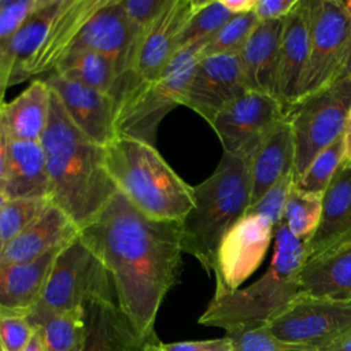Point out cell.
I'll list each match as a JSON object with an SVG mask.
<instances>
[{
    "instance_id": "30bf717a",
    "label": "cell",
    "mask_w": 351,
    "mask_h": 351,
    "mask_svg": "<svg viewBox=\"0 0 351 351\" xmlns=\"http://www.w3.org/2000/svg\"><path fill=\"white\" fill-rule=\"evenodd\" d=\"M202 0H169L138 36L128 70L119 77L112 97L158 78L177 49V40Z\"/></svg>"
},
{
    "instance_id": "1f68e13d",
    "label": "cell",
    "mask_w": 351,
    "mask_h": 351,
    "mask_svg": "<svg viewBox=\"0 0 351 351\" xmlns=\"http://www.w3.org/2000/svg\"><path fill=\"white\" fill-rule=\"evenodd\" d=\"M232 16L233 15L223 7L221 0L202 1L200 7L195 11L180 33L177 49L196 43H208Z\"/></svg>"
},
{
    "instance_id": "7bdbcfd3",
    "label": "cell",
    "mask_w": 351,
    "mask_h": 351,
    "mask_svg": "<svg viewBox=\"0 0 351 351\" xmlns=\"http://www.w3.org/2000/svg\"><path fill=\"white\" fill-rule=\"evenodd\" d=\"M221 3L232 15H240L254 11L256 0H221Z\"/></svg>"
},
{
    "instance_id": "603a6c76",
    "label": "cell",
    "mask_w": 351,
    "mask_h": 351,
    "mask_svg": "<svg viewBox=\"0 0 351 351\" xmlns=\"http://www.w3.org/2000/svg\"><path fill=\"white\" fill-rule=\"evenodd\" d=\"M295 147L288 119L280 121L261 141L251 160V204L273 185L293 174ZM250 204V206H251Z\"/></svg>"
},
{
    "instance_id": "ab89813d",
    "label": "cell",
    "mask_w": 351,
    "mask_h": 351,
    "mask_svg": "<svg viewBox=\"0 0 351 351\" xmlns=\"http://www.w3.org/2000/svg\"><path fill=\"white\" fill-rule=\"evenodd\" d=\"M155 351H233L232 341L223 336L210 340H191L176 343H159L154 346Z\"/></svg>"
},
{
    "instance_id": "7dc6e473",
    "label": "cell",
    "mask_w": 351,
    "mask_h": 351,
    "mask_svg": "<svg viewBox=\"0 0 351 351\" xmlns=\"http://www.w3.org/2000/svg\"><path fill=\"white\" fill-rule=\"evenodd\" d=\"M348 77H351V40H350V45H348V49H347V53H346V59L343 62V66H341V70H340V74H339L337 80L348 78Z\"/></svg>"
},
{
    "instance_id": "681fc988",
    "label": "cell",
    "mask_w": 351,
    "mask_h": 351,
    "mask_svg": "<svg viewBox=\"0 0 351 351\" xmlns=\"http://www.w3.org/2000/svg\"><path fill=\"white\" fill-rule=\"evenodd\" d=\"M5 195L3 193V192H0V210H1V207H3V204H4V202H5Z\"/></svg>"
},
{
    "instance_id": "bcb514c9",
    "label": "cell",
    "mask_w": 351,
    "mask_h": 351,
    "mask_svg": "<svg viewBox=\"0 0 351 351\" xmlns=\"http://www.w3.org/2000/svg\"><path fill=\"white\" fill-rule=\"evenodd\" d=\"M344 160H351V110L344 129Z\"/></svg>"
},
{
    "instance_id": "5b68a950",
    "label": "cell",
    "mask_w": 351,
    "mask_h": 351,
    "mask_svg": "<svg viewBox=\"0 0 351 351\" xmlns=\"http://www.w3.org/2000/svg\"><path fill=\"white\" fill-rule=\"evenodd\" d=\"M104 156L117 191L144 215L181 222L193 206V186L170 167L155 145L117 136L104 147Z\"/></svg>"
},
{
    "instance_id": "f35d334b",
    "label": "cell",
    "mask_w": 351,
    "mask_h": 351,
    "mask_svg": "<svg viewBox=\"0 0 351 351\" xmlns=\"http://www.w3.org/2000/svg\"><path fill=\"white\" fill-rule=\"evenodd\" d=\"M169 0H119L134 33L138 36L159 15Z\"/></svg>"
},
{
    "instance_id": "2e32d148",
    "label": "cell",
    "mask_w": 351,
    "mask_h": 351,
    "mask_svg": "<svg viewBox=\"0 0 351 351\" xmlns=\"http://www.w3.org/2000/svg\"><path fill=\"white\" fill-rule=\"evenodd\" d=\"M136 41L137 34L126 18L119 0H104L84 23L69 53L93 51L104 55L117 64L121 77L129 67Z\"/></svg>"
},
{
    "instance_id": "4316f807",
    "label": "cell",
    "mask_w": 351,
    "mask_h": 351,
    "mask_svg": "<svg viewBox=\"0 0 351 351\" xmlns=\"http://www.w3.org/2000/svg\"><path fill=\"white\" fill-rule=\"evenodd\" d=\"M51 89L41 78L33 80L11 101L1 104L7 133L11 140L41 141L48 123Z\"/></svg>"
},
{
    "instance_id": "277c9868",
    "label": "cell",
    "mask_w": 351,
    "mask_h": 351,
    "mask_svg": "<svg viewBox=\"0 0 351 351\" xmlns=\"http://www.w3.org/2000/svg\"><path fill=\"white\" fill-rule=\"evenodd\" d=\"M251 160L223 152L211 176L193 186V206L180 222L181 244L207 273L214 271L223 236L251 204Z\"/></svg>"
},
{
    "instance_id": "cb8c5ba5",
    "label": "cell",
    "mask_w": 351,
    "mask_h": 351,
    "mask_svg": "<svg viewBox=\"0 0 351 351\" xmlns=\"http://www.w3.org/2000/svg\"><path fill=\"white\" fill-rule=\"evenodd\" d=\"M3 193L7 199H49L47 158L41 141L10 140Z\"/></svg>"
},
{
    "instance_id": "e0dca14e",
    "label": "cell",
    "mask_w": 351,
    "mask_h": 351,
    "mask_svg": "<svg viewBox=\"0 0 351 351\" xmlns=\"http://www.w3.org/2000/svg\"><path fill=\"white\" fill-rule=\"evenodd\" d=\"M104 0H60L59 8L49 23L34 55L21 69L15 84L41 74H49L69 53L71 44L84 23Z\"/></svg>"
},
{
    "instance_id": "d4e9b609",
    "label": "cell",
    "mask_w": 351,
    "mask_h": 351,
    "mask_svg": "<svg viewBox=\"0 0 351 351\" xmlns=\"http://www.w3.org/2000/svg\"><path fill=\"white\" fill-rule=\"evenodd\" d=\"M84 308L86 337L81 351H144L148 346L115 300L88 303Z\"/></svg>"
},
{
    "instance_id": "e575fe53",
    "label": "cell",
    "mask_w": 351,
    "mask_h": 351,
    "mask_svg": "<svg viewBox=\"0 0 351 351\" xmlns=\"http://www.w3.org/2000/svg\"><path fill=\"white\" fill-rule=\"evenodd\" d=\"M225 333V336L232 341L233 351H314L274 337L265 325L229 330Z\"/></svg>"
},
{
    "instance_id": "4fadbf2b",
    "label": "cell",
    "mask_w": 351,
    "mask_h": 351,
    "mask_svg": "<svg viewBox=\"0 0 351 351\" xmlns=\"http://www.w3.org/2000/svg\"><path fill=\"white\" fill-rule=\"evenodd\" d=\"M287 118L281 103L270 95L248 90L211 122L223 152L254 156L263 137Z\"/></svg>"
},
{
    "instance_id": "f6af8a7d",
    "label": "cell",
    "mask_w": 351,
    "mask_h": 351,
    "mask_svg": "<svg viewBox=\"0 0 351 351\" xmlns=\"http://www.w3.org/2000/svg\"><path fill=\"white\" fill-rule=\"evenodd\" d=\"M22 351H45L44 347V340H43V333L40 328H34V333L27 343V346Z\"/></svg>"
},
{
    "instance_id": "9a60e30c",
    "label": "cell",
    "mask_w": 351,
    "mask_h": 351,
    "mask_svg": "<svg viewBox=\"0 0 351 351\" xmlns=\"http://www.w3.org/2000/svg\"><path fill=\"white\" fill-rule=\"evenodd\" d=\"M44 81L59 99L67 117L85 136L101 147L117 137L112 96L56 74H48Z\"/></svg>"
},
{
    "instance_id": "b9f144b4",
    "label": "cell",
    "mask_w": 351,
    "mask_h": 351,
    "mask_svg": "<svg viewBox=\"0 0 351 351\" xmlns=\"http://www.w3.org/2000/svg\"><path fill=\"white\" fill-rule=\"evenodd\" d=\"M10 136L7 133L1 106H0V192H3L4 181H5V169H7V159H8V147H10Z\"/></svg>"
},
{
    "instance_id": "d6986e66",
    "label": "cell",
    "mask_w": 351,
    "mask_h": 351,
    "mask_svg": "<svg viewBox=\"0 0 351 351\" xmlns=\"http://www.w3.org/2000/svg\"><path fill=\"white\" fill-rule=\"evenodd\" d=\"M77 223L52 202L0 251V263H25L62 250L80 236Z\"/></svg>"
},
{
    "instance_id": "4dcf8cb0",
    "label": "cell",
    "mask_w": 351,
    "mask_h": 351,
    "mask_svg": "<svg viewBox=\"0 0 351 351\" xmlns=\"http://www.w3.org/2000/svg\"><path fill=\"white\" fill-rule=\"evenodd\" d=\"M344 160V137L340 136L329 147L321 151L307 170L293 181V186L310 195H324L336 170Z\"/></svg>"
},
{
    "instance_id": "f1b7e54d",
    "label": "cell",
    "mask_w": 351,
    "mask_h": 351,
    "mask_svg": "<svg viewBox=\"0 0 351 351\" xmlns=\"http://www.w3.org/2000/svg\"><path fill=\"white\" fill-rule=\"evenodd\" d=\"M45 351H81L86 337L85 308H74L48 319L38 326Z\"/></svg>"
},
{
    "instance_id": "6da1fadb",
    "label": "cell",
    "mask_w": 351,
    "mask_h": 351,
    "mask_svg": "<svg viewBox=\"0 0 351 351\" xmlns=\"http://www.w3.org/2000/svg\"><path fill=\"white\" fill-rule=\"evenodd\" d=\"M80 236L106 266L115 302L137 335L159 344L156 315L181 274L180 222L152 219L117 191Z\"/></svg>"
},
{
    "instance_id": "f907efd6",
    "label": "cell",
    "mask_w": 351,
    "mask_h": 351,
    "mask_svg": "<svg viewBox=\"0 0 351 351\" xmlns=\"http://www.w3.org/2000/svg\"><path fill=\"white\" fill-rule=\"evenodd\" d=\"M144 351H152V348H151V346H147V347H145V350H144Z\"/></svg>"
},
{
    "instance_id": "83f0119b",
    "label": "cell",
    "mask_w": 351,
    "mask_h": 351,
    "mask_svg": "<svg viewBox=\"0 0 351 351\" xmlns=\"http://www.w3.org/2000/svg\"><path fill=\"white\" fill-rule=\"evenodd\" d=\"M49 74L60 75L99 92L114 95L119 71L107 56L93 51H77L64 56Z\"/></svg>"
},
{
    "instance_id": "f5cc1de1",
    "label": "cell",
    "mask_w": 351,
    "mask_h": 351,
    "mask_svg": "<svg viewBox=\"0 0 351 351\" xmlns=\"http://www.w3.org/2000/svg\"><path fill=\"white\" fill-rule=\"evenodd\" d=\"M151 348H152V351H155V348H154V346H151Z\"/></svg>"
},
{
    "instance_id": "ffe728a7",
    "label": "cell",
    "mask_w": 351,
    "mask_h": 351,
    "mask_svg": "<svg viewBox=\"0 0 351 351\" xmlns=\"http://www.w3.org/2000/svg\"><path fill=\"white\" fill-rule=\"evenodd\" d=\"M351 240V160H343L322 195L317 229L304 241L306 261Z\"/></svg>"
},
{
    "instance_id": "7402d4cb",
    "label": "cell",
    "mask_w": 351,
    "mask_h": 351,
    "mask_svg": "<svg viewBox=\"0 0 351 351\" xmlns=\"http://www.w3.org/2000/svg\"><path fill=\"white\" fill-rule=\"evenodd\" d=\"M299 284L303 295L351 302V240L307 259Z\"/></svg>"
},
{
    "instance_id": "c3c4849f",
    "label": "cell",
    "mask_w": 351,
    "mask_h": 351,
    "mask_svg": "<svg viewBox=\"0 0 351 351\" xmlns=\"http://www.w3.org/2000/svg\"><path fill=\"white\" fill-rule=\"evenodd\" d=\"M343 3V5H344V8H346V11H347V14L350 15V18H351V0H347V1H341Z\"/></svg>"
},
{
    "instance_id": "3957f363",
    "label": "cell",
    "mask_w": 351,
    "mask_h": 351,
    "mask_svg": "<svg viewBox=\"0 0 351 351\" xmlns=\"http://www.w3.org/2000/svg\"><path fill=\"white\" fill-rule=\"evenodd\" d=\"M274 247L267 270L251 285L213 296L199 324L225 332L266 325L300 295L299 274L306 262L304 244L284 222L274 228Z\"/></svg>"
},
{
    "instance_id": "836d02e7",
    "label": "cell",
    "mask_w": 351,
    "mask_h": 351,
    "mask_svg": "<svg viewBox=\"0 0 351 351\" xmlns=\"http://www.w3.org/2000/svg\"><path fill=\"white\" fill-rule=\"evenodd\" d=\"M258 23L259 21L254 11L233 15L203 47L200 56L239 53Z\"/></svg>"
},
{
    "instance_id": "60d3db41",
    "label": "cell",
    "mask_w": 351,
    "mask_h": 351,
    "mask_svg": "<svg viewBox=\"0 0 351 351\" xmlns=\"http://www.w3.org/2000/svg\"><path fill=\"white\" fill-rule=\"evenodd\" d=\"M299 0H256L254 12L259 22L285 18Z\"/></svg>"
},
{
    "instance_id": "8d00e7d4",
    "label": "cell",
    "mask_w": 351,
    "mask_h": 351,
    "mask_svg": "<svg viewBox=\"0 0 351 351\" xmlns=\"http://www.w3.org/2000/svg\"><path fill=\"white\" fill-rule=\"evenodd\" d=\"M293 185V174L282 178L276 185H273L256 203L251 204L245 214H256L269 218L274 228L281 222L284 207Z\"/></svg>"
},
{
    "instance_id": "9c48e42d",
    "label": "cell",
    "mask_w": 351,
    "mask_h": 351,
    "mask_svg": "<svg viewBox=\"0 0 351 351\" xmlns=\"http://www.w3.org/2000/svg\"><path fill=\"white\" fill-rule=\"evenodd\" d=\"M351 40V18L341 1L310 0L308 56L299 100L333 84Z\"/></svg>"
},
{
    "instance_id": "ee69618b",
    "label": "cell",
    "mask_w": 351,
    "mask_h": 351,
    "mask_svg": "<svg viewBox=\"0 0 351 351\" xmlns=\"http://www.w3.org/2000/svg\"><path fill=\"white\" fill-rule=\"evenodd\" d=\"M318 351H351V332Z\"/></svg>"
},
{
    "instance_id": "ba28073f",
    "label": "cell",
    "mask_w": 351,
    "mask_h": 351,
    "mask_svg": "<svg viewBox=\"0 0 351 351\" xmlns=\"http://www.w3.org/2000/svg\"><path fill=\"white\" fill-rule=\"evenodd\" d=\"M350 110L351 77L303 97L288 112L295 147L293 181L321 151L344 134Z\"/></svg>"
},
{
    "instance_id": "52a82bcc",
    "label": "cell",
    "mask_w": 351,
    "mask_h": 351,
    "mask_svg": "<svg viewBox=\"0 0 351 351\" xmlns=\"http://www.w3.org/2000/svg\"><path fill=\"white\" fill-rule=\"evenodd\" d=\"M207 43L178 49L162 74L115 100V134L155 145L162 119L181 104L184 92Z\"/></svg>"
},
{
    "instance_id": "d6a6232c",
    "label": "cell",
    "mask_w": 351,
    "mask_h": 351,
    "mask_svg": "<svg viewBox=\"0 0 351 351\" xmlns=\"http://www.w3.org/2000/svg\"><path fill=\"white\" fill-rule=\"evenodd\" d=\"M49 203L51 199L41 197L5 199L0 210V251L32 223Z\"/></svg>"
},
{
    "instance_id": "8992f818",
    "label": "cell",
    "mask_w": 351,
    "mask_h": 351,
    "mask_svg": "<svg viewBox=\"0 0 351 351\" xmlns=\"http://www.w3.org/2000/svg\"><path fill=\"white\" fill-rule=\"evenodd\" d=\"M100 300H115L111 277L100 258L78 236L56 254L27 318L38 328L55 315Z\"/></svg>"
},
{
    "instance_id": "d590c367",
    "label": "cell",
    "mask_w": 351,
    "mask_h": 351,
    "mask_svg": "<svg viewBox=\"0 0 351 351\" xmlns=\"http://www.w3.org/2000/svg\"><path fill=\"white\" fill-rule=\"evenodd\" d=\"M33 333L34 326L27 315L0 310V344L5 351H22Z\"/></svg>"
},
{
    "instance_id": "7a4b0ae2",
    "label": "cell",
    "mask_w": 351,
    "mask_h": 351,
    "mask_svg": "<svg viewBox=\"0 0 351 351\" xmlns=\"http://www.w3.org/2000/svg\"><path fill=\"white\" fill-rule=\"evenodd\" d=\"M41 144L47 158L49 199L82 229L117 192L106 166L104 147L73 123L52 90Z\"/></svg>"
},
{
    "instance_id": "7c38bea8",
    "label": "cell",
    "mask_w": 351,
    "mask_h": 351,
    "mask_svg": "<svg viewBox=\"0 0 351 351\" xmlns=\"http://www.w3.org/2000/svg\"><path fill=\"white\" fill-rule=\"evenodd\" d=\"M274 236L273 222L256 214H245L223 236L215 259V292L222 296L240 285L261 266Z\"/></svg>"
},
{
    "instance_id": "74e56055",
    "label": "cell",
    "mask_w": 351,
    "mask_h": 351,
    "mask_svg": "<svg viewBox=\"0 0 351 351\" xmlns=\"http://www.w3.org/2000/svg\"><path fill=\"white\" fill-rule=\"evenodd\" d=\"M41 3L43 0H0V40L12 36Z\"/></svg>"
},
{
    "instance_id": "5bb4252c",
    "label": "cell",
    "mask_w": 351,
    "mask_h": 351,
    "mask_svg": "<svg viewBox=\"0 0 351 351\" xmlns=\"http://www.w3.org/2000/svg\"><path fill=\"white\" fill-rule=\"evenodd\" d=\"M248 92L239 53L200 56L181 104L210 125L226 106Z\"/></svg>"
},
{
    "instance_id": "8fae6325",
    "label": "cell",
    "mask_w": 351,
    "mask_h": 351,
    "mask_svg": "<svg viewBox=\"0 0 351 351\" xmlns=\"http://www.w3.org/2000/svg\"><path fill=\"white\" fill-rule=\"evenodd\" d=\"M265 328L285 343L318 351L351 332V302L300 293Z\"/></svg>"
},
{
    "instance_id": "ac0fdd59",
    "label": "cell",
    "mask_w": 351,
    "mask_h": 351,
    "mask_svg": "<svg viewBox=\"0 0 351 351\" xmlns=\"http://www.w3.org/2000/svg\"><path fill=\"white\" fill-rule=\"evenodd\" d=\"M310 0H299L284 18V30L280 48L276 99L285 114L299 101V90L308 56Z\"/></svg>"
},
{
    "instance_id": "484cf974",
    "label": "cell",
    "mask_w": 351,
    "mask_h": 351,
    "mask_svg": "<svg viewBox=\"0 0 351 351\" xmlns=\"http://www.w3.org/2000/svg\"><path fill=\"white\" fill-rule=\"evenodd\" d=\"M59 251L32 262L0 263V310L29 315Z\"/></svg>"
},
{
    "instance_id": "816d5d0a",
    "label": "cell",
    "mask_w": 351,
    "mask_h": 351,
    "mask_svg": "<svg viewBox=\"0 0 351 351\" xmlns=\"http://www.w3.org/2000/svg\"><path fill=\"white\" fill-rule=\"evenodd\" d=\"M0 351H5V350L3 348V346H1V344H0Z\"/></svg>"
},
{
    "instance_id": "f546056e",
    "label": "cell",
    "mask_w": 351,
    "mask_h": 351,
    "mask_svg": "<svg viewBox=\"0 0 351 351\" xmlns=\"http://www.w3.org/2000/svg\"><path fill=\"white\" fill-rule=\"evenodd\" d=\"M322 208V195L300 192L293 185L289 191L281 222L300 241H307L318 226Z\"/></svg>"
},
{
    "instance_id": "44dd1931",
    "label": "cell",
    "mask_w": 351,
    "mask_h": 351,
    "mask_svg": "<svg viewBox=\"0 0 351 351\" xmlns=\"http://www.w3.org/2000/svg\"><path fill=\"white\" fill-rule=\"evenodd\" d=\"M282 30L284 18L259 22L239 51L248 90L276 97Z\"/></svg>"
}]
</instances>
